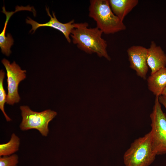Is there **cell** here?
I'll return each mask as SVG.
<instances>
[{
  "mask_svg": "<svg viewBox=\"0 0 166 166\" xmlns=\"http://www.w3.org/2000/svg\"><path fill=\"white\" fill-rule=\"evenodd\" d=\"M70 36L73 42L80 49L89 54L96 53L109 61L111 58L107 50V43L102 37L103 32L97 27L88 28L86 22L74 23Z\"/></svg>",
  "mask_w": 166,
  "mask_h": 166,
  "instance_id": "6da1fadb",
  "label": "cell"
},
{
  "mask_svg": "<svg viewBox=\"0 0 166 166\" xmlns=\"http://www.w3.org/2000/svg\"><path fill=\"white\" fill-rule=\"evenodd\" d=\"M89 16L96 22L97 27L105 34H114L126 29L123 21L113 13L109 0H90Z\"/></svg>",
  "mask_w": 166,
  "mask_h": 166,
  "instance_id": "7a4b0ae2",
  "label": "cell"
},
{
  "mask_svg": "<svg viewBox=\"0 0 166 166\" xmlns=\"http://www.w3.org/2000/svg\"><path fill=\"white\" fill-rule=\"evenodd\" d=\"M156 155L150 131L131 144L124 154V163L125 166H149Z\"/></svg>",
  "mask_w": 166,
  "mask_h": 166,
  "instance_id": "3957f363",
  "label": "cell"
},
{
  "mask_svg": "<svg viewBox=\"0 0 166 166\" xmlns=\"http://www.w3.org/2000/svg\"><path fill=\"white\" fill-rule=\"evenodd\" d=\"M150 117L154 149L157 155L164 154L166 153V114L162 109L158 97H156Z\"/></svg>",
  "mask_w": 166,
  "mask_h": 166,
  "instance_id": "277c9868",
  "label": "cell"
},
{
  "mask_svg": "<svg viewBox=\"0 0 166 166\" xmlns=\"http://www.w3.org/2000/svg\"><path fill=\"white\" fill-rule=\"evenodd\" d=\"M22 120L20 128L22 131L31 129L38 130L43 136H46L49 132L48 125L57 115L56 112L47 109L41 112L34 111L26 105L20 106Z\"/></svg>",
  "mask_w": 166,
  "mask_h": 166,
  "instance_id": "5b68a950",
  "label": "cell"
},
{
  "mask_svg": "<svg viewBox=\"0 0 166 166\" xmlns=\"http://www.w3.org/2000/svg\"><path fill=\"white\" fill-rule=\"evenodd\" d=\"M2 62L6 71L8 93L6 103L13 105L19 102L20 100L18 86L20 82L26 78V71L22 69L15 61L10 63L8 60L4 58Z\"/></svg>",
  "mask_w": 166,
  "mask_h": 166,
  "instance_id": "8992f818",
  "label": "cell"
},
{
  "mask_svg": "<svg viewBox=\"0 0 166 166\" xmlns=\"http://www.w3.org/2000/svg\"><path fill=\"white\" fill-rule=\"evenodd\" d=\"M148 49L140 45H133L127 50L130 67L135 70L137 76L146 78L148 70L147 62Z\"/></svg>",
  "mask_w": 166,
  "mask_h": 166,
  "instance_id": "52a82bcc",
  "label": "cell"
},
{
  "mask_svg": "<svg viewBox=\"0 0 166 166\" xmlns=\"http://www.w3.org/2000/svg\"><path fill=\"white\" fill-rule=\"evenodd\" d=\"M46 10L47 14L50 17L49 21L45 23L40 24L34 21L29 17H27L26 19V22L27 24H30L32 26V28L30 32L33 31L34 33L37 28L40 27L49 26L53 27L61 32L64 35L67 41L70 43L71 39L69 36L72 30L74 27V21L72 20L69 22L63 23L58 20L56 18L55 13L52 12L53 16L50 13L49 8L46 7Z\"/></svg>",
  "mask_w": 166,
  "mask_h": 166,
  "instance_id": "ba28073f",
  "label": "cell"
},
{
  "mask_svg": "<svg viewBox=\"0 0 166 166\" xmlns=\"http://www.w3.org/2000/svg\"><path fill=\"white\" fill-rule=\"evenodd\" d=\"M147 49V62L151 74L166 67V54L160 46L152 41Z\"/></svg>",
  "mask_w": 166,
  "mask_h": 166,
  "instance_id": "9c48e42d",
  "label": "cell"
},
{
  "mask_svg": "<svg viewBox=\"0 0 166 166\" xmlns=\"http://www.w3.org/2000/svg\"><path fill=\"white\" fill-rule=\"evenodd\" d=\"M147 81L149 90L156 97L161 95L166 86V67L151 74Z\"/></svg>",
  "mask_w": 166,
  "mask_h": 166,
  "instance_id": "30bf717a",
  "label": "cell"
},
{
  "mask_svg": "<svg viewBox=\"0 0 166 166\" xmlns=\"http://www.w3.org/2000/svg\"><path fill=\"white\" fill-rule=\"evenodd\" d=\"M109 2L113 13L123 21L138 3V0H109Z\"/></svg>",
  "mask_w": 166,
  "mask_h": 166,
  "instance_id": "8fae6325",
  "label": "cell"
},
{
  "mask_svg": "<svg viewBox=\"0 0 166 166\" xmlns=\"http://www.w3.org/2000/svg\"><path fill=\"white\" fill-rule=\"evenodd\" d=\"M20 144L19 138L14 133H12L8 142L0 144V156H8L14 154L18 150Z\"/></svg>",
  "mask_w": 166,
  "mask_h": 166,
  "instance_id": "7c38bea8",
  "label": "cell"
},
{
  "mask_svg": "<svg viewBox=\"0 0 166 166\" xmlns=\"http://www.w3.org/2000/svg\"><path fill=\"white\" fill-rule=\"evenodd\" d=\"M9 19H6L4 26L2 32L0 34V47L2 52L7 56L11 53L10 48L14 44V39L10 34L8 33L6 36L5 32Z\"/></svg>",
  "mask_w": 166,
  "mask_h": 166,
  "instance_id": "4fadbf2b",
  "label": "cell"
},
{
  "mask_svg": "<svg viewBox=\"0 0 166 166\" xmlns=\"http://www.w3.org/2000/svg\"><path fill=\"white\" fill-rule=\"evenodd\" d=\"M5 76V73L2 70L0 71V109L2 112L7 121H10L11 119L5 113L4 105L6 102L7 95L4 89L3 82Z\"/></svg>",
  "mask_w": 166,
  "mask_h": 166,
  "instance_id": "5bb4252c",
  "label": "cell"
},
{
  "mask_svg": "<svg viewBox=\"0 0 166 166\" xmlns=\"http://www.w3.org/2000/svg\"><path fill=\"white\" fill-rule=\"evenodd\" d=\"M18 163V157L17 154L0 157V166H17Z\"/></svg>",
  "mask_w": 166,
  "mask_h": 166,
  "instance_id": "9a60e30c",
  "label": "cell"
},
{
  "mask_svg": "<svg viewBox=\"0 0 166 166\" xmlns=\"http://www.w3.org/2000/svg\"><path fill=\"white\" fill-rule=\"evenodd\" d=\"M158 100L160 104H162L166 109V97L161 95L158 97Z\"/></svg>",
  "mask_w": 166,
  "mask_h": 166,
  "instance_id": "2e32d148",
  "label": "cell"
},
{
  "mask_svg": "<svg viewBox=\"0 0 166 166\" xmlns=\"http://www.w3.org/2000/svg\"><path fill=\"white\" fill-rule=\"evenodd\" d=\"M162 95L166 97V86L162 93Z\"/></svg>",
  "mask_w": 166,
  "mask_h": 166,
  "instance_id": "e0dca14e",
  "label": "cell"
}]
</instances>
